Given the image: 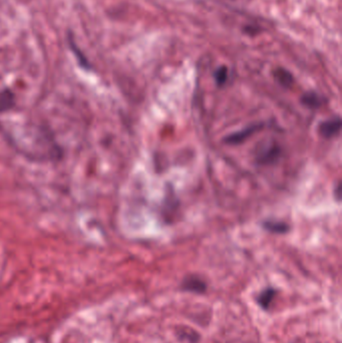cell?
Segmentation results:
<instances>
[{
  "mask_svg": "<svg viewBox=\"0 0 342 343\" xmlns=\"http://www.w3.org/2000/svg\"><path fill=\"white\" fill-rule=\"evenodd\" d=\"M262 226L266 231L274 234H286L290 229L288 224L281 221H264Z\"/></svg>",
  "mask_w": 342,
  "mask_h": 343,
  "instance_id": "ba28073f",
  "label": "cell"
},
{
  "mask_svg": "<svg viewBox=\"0 0 342 343\" xmlns=\"http://www.w3.org/2000/svg\"><path fill=\"white\" fill-rule=\"evenodd\" d=\"M280 156L281 148L275 142L269 141L257 147L255 160L260 165H272L278 162Z\"/></svg>",
  "mask_w": 342,
  "mask_h": 343,
  "instance_id": "6da1fadb",
  "label": "cell"
},
{
  "mask_svg": "<svg viewBox=\"0 0 342 343\" xmlns=\"http://www.w3.org/2000/svg\"><path fill=\"white\" fill-rule=\"evenodd\" d=\"M326 101V98L320 95L316 91H306L301 96V102L302 105L309 108V109H319L321 108Z\"/></svg>",
  "mask_w": 342,
  "mask_h": 343,
  "instance_id": "5b68a950",
  "label": "cell"
},
{
  "mask_svg": "<svg viewBox=\"0 0 342 343\" xmlns=\"http://www.w3.org/2000/svg\"><path fill=\"white\" fill-rule=\"evenodd\" d=\"M176 335L180 340H187L189 343H198L200 340V334L191 327L178 328L176 330Z\"/></svg>",
  "mask_w": 342,
  "mask_h": 343,
  "instance_id": "9c48e42d",
  "label": "cell"
},
{
  "mask_svg": "<svg viewBox=\"0 0 342 343\" xmlns=\"http://www.w3.org/2000/svg\"><path fill=\"white\" fill-rule=\"evenodd\" d=\"M277 293L278 291L275 288L266 287L256 296V303L258 304V306L261 308V309L267 311Z\"/></svg>",
  "mask_w": 342,
  "mask_h": 343,
  "instance_id": "8992f818",
  "label": "cell"
},
{
  "mask_svg": "<svg viewBox=\"0 0 342 343\" xmlns=\"http://www.w3.org/2000/svg\"><path fill=\"white\" fill-rule=\"evenodd\" d=\"M242 31H243V33L247 34V36L253 38V37H256V36H258V34H260L261 31H262V29H261V27H259V26H257V25L249 24V25H245V26L243 27Z\"/></svg>",
  "mask_w": 342,
  "mask_h": 343,
  "instance_id": "8fae6325",
  "label": "cell"
},
{
  "mask_svg": "<svg viewBox=\"0 0 342 343\" xmlns=\"http://www.w3.org/2000/svg\"><path fill=\"white\" fill-rule=\"evenodd\" d=\"M180 289L184 292H190L194 294H205L207 292L208 285L206 281H204L200 276L191 274L187 275L180 284Z\"/></svg>",
  "mask_w": 342,
  "mask_h": 343,
  "instance_id": "7a4b0ae2",
  "label": "cell"
},
{
  "mask_svg": "<svg viewBox=\"0 0 342 343\" xmlns=\"http://www.w3.org/2000/svg\"><path fill=\"white\" fill-rule=\"evenodd\" d=\"M261 129H263V124H261V123L251 125L247 128L241 129V130L227 135L226 138H224V143H226L228 145H239V144L243 143L246 139L250 138V136L252 134H254L255 132L259 131Z\"/></svg>",
  "mask_w": 342,
  "mask_h": 343,
  "instance_id": "3957f363",
  "label": "cell"
},
{
  "mask_svg": "<svg viewBox=\"0 0 342 343\" xmlns=\"http://www.w3.org/2000/svg\"><path fill=\"white\" fill-rule=\"evenodd\" d=\"M273 78L274 80L283 87L288 88L291 87L294 84V77L293 75L286 70L284 67H276L274 71H273Z\"/></svg>",
  "mask_w": 342,
  "mask_h": 343,
  "instance_id": "52a82bcc",
  "label": "cell"
},
{
  "mask_svg": "<svg viewBox=\"0 0 342 343\" xmlns=\"http://www.w3.org/2000/svg\"><path fill=\"white\" fill-rule=\"evenodd\" d=\"M334 196L337 198V200L339 201L340 200V196H341V187H340V183L337 184L336 188H335V193H334Z\"/></svg>",
  "mask_w": 342,
  "mask_h": 343,
  "instance_id": "7c38bea8",
  "label": "cell"
},
{
  "mask_svg": "<svg viewBox=\"0 0 342 343\" xmlns=\"http://www.w3.org/2000/svg\"><path fill=\"white\" fill-rule=\"evenodd\" d=\"M228 75H229V70L226 65H221L219 66L214 73V79L215 83L218 86H223L228 81Z\"/></svg>",
  "mask_w": 342,
  "mask_h": 343,
  "instance_id": "30bf717a",
  "label": "cell"
},
{
  "mask_svg": "<svg viewBox=\"0 0 342 343\" xmlns=\"http://www.w3.org/2000/svg\"><path fill=\"white\" fill-rule=\"evenodd\" d=\"M341 129V119L339 117H334L330 120L324 121L320 124L318 128L319 133L324 139H332L339 134Z\"/></svg>",
  "mask_w": 342,
  "mask_h": 343,
  "instance_id": "277c9868",
  "label": "cell"
}]
</instances>
